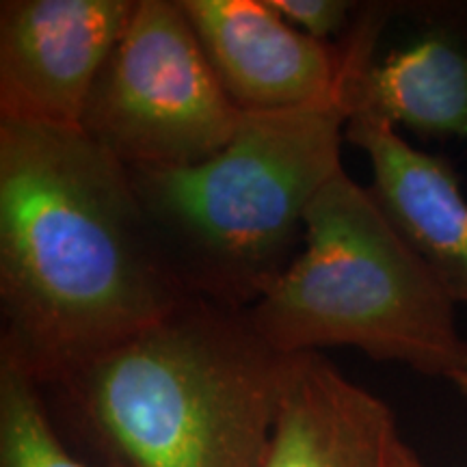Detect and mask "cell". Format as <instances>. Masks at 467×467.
<instances>
[{
  "label": "cell",
  "mask_w": 467,
  "mask_h": 467,
  "mask_svg": "<svg viewBox=\"0 0 467 467\" xmlns=\"http://www.w3.org/2000/svg\"><path fill=\"white\" fill-rule=\"evenodd\" d=\"M389 405L320 353L296 355L262 467H409Z\"/></svg>",
  "instance_id": "9"
},
{
  "label": "cell",
  "mask_w": 467,
  "mask_h": 467,
  "mask_svg": "<svg viewBox=\"0 0 467 467\" xmlns=\"http://www.w3.org/2000/svg\"><path fill=\"white\" fill-rule=\"evenodd\" d=\"M399 9L394 3L364 5L342 37L350 117L467 150V3L407 5L411 28L381 50Z\"/></svg>",
  "instance_id": "6"
},
{
  "label": "cell",
  "mask_w": 467,
  "mask_h": 467,
  "mask_svg": "<svg viewBox=\"0 0 467 467\" xmlns=\"http://www.w3.org/2000/svg\"><path fill=\"white\" fill-rule=\"evenodd\" d=\"M0 467H110L78 457L61 440L44 389L20 368L0 361Z\"/></svg>",
  "instance_id": "11"
},
{
  "label": "cell",
  "mask_w": 467,
  "mask_h": 467,
  "mask_svg": "<svg viewBox=\"0 0 467 467\" xmlns=\"http://www.w3.org/2000/svg\"><path fill=\"white\" fill-rule=\"evenodd\" d=\"M347 141L370 162V189L454 306H467V197L452 162L370 117H350Z\"/></svg>",
  "instance_id": "10"
},
{
  "label": "cell",
  "mask_w": 467,
  "mask_h": 467,
  "mask_svg": "<svg viewBox=\"0 0 467 467\" xmlns=\"http://www.w3.org/2000/svg\"><path fill=\"white\" fill-rule=\"evenodd\" d=\"M243 117L178 0H137L80 130L126 167L175 169L217 154Z\"/></svg>",
  "instance_id": "5"
},
{
  "label": "cell",
  "mask_w": 467,
  "mask_h": 467,
  "mask_svg": "<svg viewBox=\"0 0 467 467\" xmlns=\"http://www.w3.org/2000/svg\"><path fill=\"white\" fill-rule=\"evenodd\" d=\"M247 314L285 355L353 347L451 383L467 372L454 303L344 169L309 206L296 258Z\"/></svg>",
  "instance_id": "4"
},
{
  "label": "cell",
  "mask_w": 467,
  "mask_h": 467,
  "mask_svg": "<svg viewBox=\"0 0 467 467\" xmlns=\"http://www.w3.org/2000/svg\"><path fill=\"white\" fill-rule=\"evenodd\" d=\"M347 50V48H344ZM350 104L244 113L232 141L189 167L130 169L162 255L191 299L249 309L299 254L312 202L342 171Z\"/></svg>",
  "instance_id": "3"
},
{
  "label": "cell",
  "mask_w": 467,
  "mask_h": 467,
  "mask_svg": "<svg viewBox=\"0 0 467 467\" xmlns=\"http://www.w3.org/2000/svg\"><path fill=\"white\" fill-rule=\"evenodd\" d=\"M189 299L124 162L80 128L0 119V361L46 388Z\"/></svg>",
  "instance_id": "1"
},
{
  "label": "cell",
  "mask_w": 467,
  "mask_h": 467,
  "mask_svg": "<svg viewBox=\"0 0 467 467\" xmlns=\"http://www.w3.org/2000/svg\"><path fill=\"white\" fill-rule=\"evenodd\" d=\"M295 359L247 309L189 299L46 388L110 467H262Z\"/></svg>",
  "instance_id": "2"
},
{
  "label": "cell",
  "mask_w": 467,
  "mask_h": 467,
  "mask_svg": "<svg viewBox=\"0 0 467 467\" xmlns=\"http://www.w3.org/2000/svg\"><path fill=\"white\" fill-rule=\"evenodd\" d=\"M268 5L301 33L325 44H336V37L340 42L359 11L347 0H268Z\"/></svg>",
  "instance_id": "12"
},
{
  "label": "cell",
  "mask_w": 467,
  "mask_h": 467,
  "mask_svg": "<svg viewBox=\"0 0 467 467\" xmlns=\"http://www.w3.org/2000/svg\"><path fill=\"white\" fill-rule=\"evenodd\" d=\"M137 0H3L0 119L80 128Z\"/></svg>",
  "instance_id": "7"
},
{
  "label": "cell",
  "mask_w": 467,
  "mask_h": 467,
  "mask_svg": "<svg viewBox=\"0 0 467 467\" xmlns=\"http://www.w3.org/2000/svg\"><path fill=\"white\" fill-rule=\"evenodd\" d=\"M452 385L459 389L461 394H467V372H465V375H461Z\"/></svg>",
  "instance_id": "13"
},
{
  "label": "cell",
  "mask_w": 467,
  "mask_h": 467,
  "mask_svg": "<svg viewBox=\"0 0 467 467\" xmlns=\"http://www.w3.org/2000/svg\"><path fill=\"white\" fill-rule=\"evenodd\" d=\"M409 467H426L422 461H420V457L416 452H411V457H409Z\"/></svg>",
  "instance_id": "14"
},
{
  "label": "cell",
  "mask_w": 467,
  "mask_h": 467,
  "mask_svg": "<svg viewBox=\"0 0 467 467\" xmlns=\"http://www.w3.org/2000/svg\"><path fill=\"white\" fill-rule=\"evenodd\" d=\"M178 3L225 93L243 113L307 107L340 89L347 67L342 39H312L268 0Z\"/></svg>",
  "instance_id": "8"
}]
</instances>
